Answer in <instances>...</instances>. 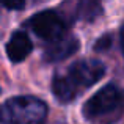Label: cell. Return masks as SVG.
<instances>
[{
  "label": "cell",
  "instance_id": "6",
  "mask_svg": "<svg viewBox=\"0 0 124 124\" xmlns=\"http://www.w3.org/2000/svg\"><path fill=\"white\" fill-rule=\"evenodd\" d=\"M79 46H80V42L76 36L68 35L63 39L54 42V44H49L47 47H46L44 58L47 61H61V60H64V58L71 57L72 54H76Z\"/></svg>",
  "mask_w": 124,
  "mask_h": 124
},
{
  "label": "cell",
  "instance_id": "1",
  "mask_svg": "<svg viewBox=\"0 0 124 124\" xmlns=\"http://www.w3.org/2000/svg\"><path fill=\"white\" fill-rule=\"evenodd\" d=\"M104 74L105 66L99 60H80L55 74L52 91L60 102L68 104L86 88L99 82Z\"/></svg>",
  "mask_w": 124,
  "mask_h": 124
},
{
  "label": "cell",
  "instance_id": "3",
  "mask_svg": "<svg viewBox=\"0 0 124 124\" xmlns=\"http://www.w3.org/2000/svg\"><path fill=\"white\" fill-rule=\"evenodd\" d=\"M47 105L33 96H17L0 105V124H42Z\"/></svg>",
  "mask_w": 124,
  "mask_h": 124
},
{
  "label": "cell",
  "instance_id": "4",
  "mask_svg": "<svg viewBox=\"0 0 124 124\" xmlns=\"http://www.w3.org/2000/svg\"><path fill=\"white\" fill-rule=\"evenodd\" d=\"M25 25L49 44H54L68 36V24L64 17L60 13L52 11V9H46L31 16L25 22Z\"/></svg>",
  "mask_w": 124,
  "mask_h": 124
},
{
  "label": "cell",
  "instance_id": "5",
  "mask_svg": "<svg viewBox=\"0 0 124 124\" xmlns=\"http://www.w3.org/2000/svg\"><path fill=\"white\" fill-rule=\"evenodd\" d=\"M31 49H33V44H31L30 36L25 31L19 30L13 33L11 39L6 44V54L13 63H19L30 55Z\"/></svg>",
  "mask_w": 124,
  "mask_h": 124
},
{
  "label": "cell",
  "instance_id": "7",
  "mask_svg": "<svg viewBox=\"0 0 124 124\" xmlns=\"http://www.w3.org/2000/svg\"><path fill=\"white\" fill-rule=\"evenodd\" d=\"M101 6L96 2H82L79 3V9H77V17L85 19V21H93L94 17L101 14Z\"/></svg>",
  "mask_w": 124,
  "mask_h": 124
},
{
  "label": "cell",
  "instance_id": "8",
  "mask_svg": "<svg viewBox=\"0 0 124 124\" xmlns=\"http://www.w3.org/2000/svg\"><path fill=\"white\" fill-rule=\"evenodd\" d=\"M108 46H110V38H101V39L96 42L94 49H96V50H104V49H107Z\"/></svg>",
  "mask_w": 124,
  "mask_h": 124
},
{
  "label": "cell",
  "instance_id": "10",
  "mask_svg": "<svg viewBox=\"0 0 124 124\" xmlns=\"http://www.w3.org/2000/svg\"><path fill=\"white\" fill-rule=\"evenodd\" d=\"M119 42H121V49H123V55H124V24L121 25V30H119Z\"/></svg>",
  "mask_w": 124,
  "mask_h": 124
},
{
  "label": "cell",
  "instance_id": "9",
  "mask_svg": "<svg viewBox=\"0 0 124 124\" xmlns=\"http://www.w3.org/2000/svg\"><path fill=\"white\" fill-rule=\"evenodd\" d=\"M3 6L8 8V9H21L25 6V3L24 2H21V3H3Z\"/></svg>",
  "mask_w": 124,
  "mask_h": 124
},
{
  "label": "cell",
  "instance_id": "2",
  "mask_svg": "<svg viewBox=\"0 0 124 124\" xmlns=\"http://www.w3.org/2000/svg\"><path fill=\"white\" fill-rule=\"evenodd\" d=\"M124 115V90L108 83L83 105V116L94 124H113Z\"/></svg>",
  "mask_w": 124,
  "mask_h": 124
}]
</instances>
